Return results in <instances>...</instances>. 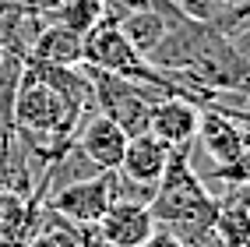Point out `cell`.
I'll return each instance as SVG.
<instances>
[{"mask_svg": "<svg viewBox=\"0 0 250 247\" xmlns=\"http://www.w3.org/2000/svg\"><path fill=\"white\" fill-rule=\"evenodd\" d=\"M11 124L14 131H25V135H74L81 113L60 92L21 71V85L11 106Z\"/></svg>", "mask_w": 250, "mask_h": 247, "instance_id": "6da1fadb", "label": "cell"}, {"mask_svg": "<svg viewBox=\"0 0 250 247\" xmlns=\"http://www.w3.org/2000/svg\"><path fill=\"white\" fill-rule=\"evenodd\" d=\"M88 81H92V99H95V110L106 113L113 124L124 127L127 138L134 135H145L148 131V113H152V103H155V92L148 85H138L124 74H109V71H99V67H88Z\"/></svg>", "mask_w": 250, "mask_h": 247, "instance_id": "7a4b0ae2", "label": "cell"}, {"mask_svg": "<svg viewBox=\"0 0 250 247\" xmlns=\"http://www.w3.org/2000/svg\"><path fill=\"white\" fill-rule=\"evenodd\" d=\"M46 205L60 212L63 219H71L74 226H95L103 219V212L113 205V170L92 173L85 180H74V184L53 191L46 198Z\"/></svg>", "mask_w": 250, "mask_h": 247, "instance_id": "3957f363", "label": "cell"}, {"mask_svg": "<svg viewBox=\"0 0 250 247\" xmlns=\"http://www.w3.org/2000/svg\"><path fill=\"white\" fill-rule=\"evenodd\" d=\"M194 141L201 145V152H208V159L215 162V166L226 170V166H232V162L243 156V148L250 145V135H243L229 113L215 110V106H201Z\"/></svg>", "mask_w": 250, "mask_h": 247, "instance_id": "277c9868", "label": "cell"}, {"mask_svg": "<svg viewBox=\"0 0 250 247\" xmlns=\"http://www.w3.org/2000/svg\"><path fill=\"white\" fill-rule=\"evenodd\" d=\"M155 229V219L152 212H148V205L141 202H113L103 219H99L92 226V233L99 240H106L113 247H141L148 237H152Z\"/></svg>", "mask_w": 250, "mask_h": 247, "instance_id": "5b68a950", "label": "cell"}, {"mask_svg": "<svg viewBox=\"0 0 250 247\" xmlns=\"http://www.w3.org/2000/svg\"><path fill=\"white\" fill-rule=\"evenodd\" d=\"M197 113H201V106L190 103V99L162 95L152 103V113H148V135H155L169 148L190 145L194 135H197Z\"/></svg>", "mask_w": 250, "mask_h": 247, "instance_id": "8992f818", "label": "cell"}, {"mask_svg": "<svg viewBox=\"0 0 250 247\" xmlns=\"http://www.w3.org/2000/svg\"><path fill=\"white\" fill-rule=\"evenodd\" d=\"M78 148L85 152L99 170H116L124 159V148H127V135L120 124H113L106 113H88L85 120L78 124V135H74Z\"/></svg>", "mask_w": 250, "mask_h": 247, "instance_id": "52a82bcc", "label": "cell"}, {"mask_svg": "<svg viewBox=\"0 0 250 247\" xmlns=\"http://www.w3.org/2000/svg\"><path fill=\"white\" fill-rule=\"evenodd\" d=\"M166 159H169V145H162L155 135L145 131V135L127 138V148H124V159H120V166H116V173L134 180V184L155 187L162 170H166Z\"/></svg>", "mask_w": 250, "mask_h": 247, "instance_id": "ba28073f", "label": "cell"}, {"mask_svg": "<svg viewBox=\"0 0 250 247\" xmlns=\"http://www.w3.org/2000/svg\"><path fill=\"white\" fill-rule=\"evenodd\" d=\"M28 60L74 67V64H81V36L60 22H42V28L36 32V39L28 46Z\"/></svg>", "mask_w": 250, "mask_h": 247, "instance_id": "9c48e42d", "label": "cell"}, {"mask_svg": "<svg viewBox=\"0 0 250 247\" xmlns=\"http://www.w3.org/2000/svg\"><path fill=\"white\" fill-rule=\"evenodd\" d=\"M116 28L124 32V39L138 49L141 57H148L152 49L162 43V36L169 32L173 25L162 18V14L155 11V7H138V11H127V14H120V18L113 22Z\"/></svg>", "mask_w": 250, "mask_h": 247, "instance_id": "30bf717a", "label": "cell"}, {"mask_svg": "<svg viewBox=\"0 0 250 247\" xmlns=\"http://www.w3.org/2000/svg\"><path fill=\"white\" fill-rule=\"evenodd\" d=\"M215 237L222 247H250V208L219 202L215 212Z\"/></svg>", "mask_w": 250, "mask_h": 247, "instance_id": "8fae6325", "label": "cell"}, {"mask_svg": "<svg viewBox=\"0 0 250 247\" xmlns=\"http://www.w3.org/2000/svg\"><path fill=\"white\" fill-rule=\"evenodd\" d=\"M103 18H106V0H63V4L49 14V22L67 25L78 36H85V32L95 28Z\"/></svg>", "mask_w": 250, "mask_h": 247, "instance_id": "7c38bea8", "label": "cell"}, {"mask_svg": "<svg viewBox=\"0 0 250 247\" xmlns=\"http://www.w3.org/2000/svg\"><path fill=\"white\" fill-rule=\"evenodd\" d=\"M226 39H229V46H232V49H236V57L250 67V18H247V22H240V25L226 36Z\"/></svg>", "mask_w": 250, "mask_h": 247, "instance_id": "4fadbf2b", "label": "cell"}, {"mask_svg": "<svg viewBox=\"0 0 250 247\" xmlns=\"http://www.w3.org/2000/svg\"><path fill=\"white\" fill-rule=\"evenodd\" d=\"M141 247H187V244H183L180 237H173L169 233V229H162V226H155L152 229V237H148Z\"/></svg>", "mask_w": 250, "mask_h": 247, "instance_id": "5bb4252c", "label": "cell"}, {"mask_svg": "<svg viewBox=\"0 0 250 247\" xmlns=\"http://www.w3.org/2000/svg\"><path fill=\"white\" fill-rule=\"evenodd\" d=\"M60 4H63V0H21V7H28V11L42 14V18H46V14H53ZM46 22H49V18H46Z\"/></svg>", "mask_w": 250, "mask_h": 247, "instance_id": "9a60e30c", "label": "cell"}, {"mask_svg": "<svg viewBox=\"0 0 250 247\" xmlns=\"http://www.w3.org/2000/svg\"><path fill=\"white\" fill-rule=\"evenodd\" d=\"M14 7H21V4H18V0H0V18H4V14H7V11H14Z\"/></svg>", "mask_w": 250, "mask_h": 247, "instance_id": "2e32d148", "label": "cell"}, {"mask_svg": "<svg viewBox=\"0 0 250 247\" xmlns=\"http://www.w3.org/2000/svg\"><path fill=\"white\" fill-rule=\"evenodd\" d=\"M0 247H25V240H14V237H0Z\"/></svg>", "mask_w": 250, "mask_h": 247, "instance_id": "e0dca14e", "label": "cell"}, {"mask_svg": "<svg viewBox=\"0 0 250 247\" xmlns=\"http://www.w3.org/2000/svg\"><path fill=\"white\" fill-rule=\"evenodd\" d=\"M88 247H113V244H106V240H99V237L92 233V240H88Z\"/></svg>", "mask_w": 250, "mask_h": 247, "instance_id": "ac0fdd59", "label": "cell"}, {"mask_svg": "<svg viewBox=\"0 0 250 247\" xmlns=\"http://www.w3.org/2000/svg\"><path fill=\"white\" fill-rule=\"evenodd\" d=\"M201 247H222V244H219V240H211V244H201Z\"/></svg>", "mask_w": 250, "mask_h": 247, "instance_id": "d6986e66", "label": "cell"}, {"mask_svg": "<svg viewBox=\"0 0 250 247\" xmlns=\"http://www.w3.org/2000/svg\"><path fill=\"white\" fill-rule=\"evenodd\" d=\"M226 4H240V0H226Z\"/></svg>", "mask_w": 250, "mask_h": 247, "instance_id": "ffe728a7", "label": "cell"}]
</instances>
